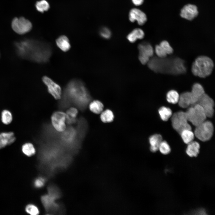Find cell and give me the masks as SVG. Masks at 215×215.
<instances>
[{
  "mask_svg": "<svg viewBox=\"0 0 215 215\" xmlns=\"http://www.w3.org/2000/svg\"><path fill=\"white\" fill-rule=\"evenodd\" d=\"M78 113V110L75 108H71L68 109L66 113L67 123L69 125L75 124L76 122Z\"/></svg>",
  "mask_w": 215,
  "mask_h": 215,
  "instance_id": "cell-22",
  "label": "cell"
},
{
  "mask_svg": "<svg viewBox=\"0 0 215 215\" xmlns=\"http://www.w3.org/2000/svg\"><path fill=\"white\" fill-rule=\"evenodd\" d=\"M179 95L177 91L171 90L168 91L166 95L167 101L169 103L176 104L178 103Z\"/></svg>",
  "mask_w": 215,
  "mask_h": 215,
  "instance_id": "cell-28",
  "label": "cell"
},
{
  "mask_svg": "<svg viewBox=\"0 0 215 215\" xmlns=\"http://www.w3.org/2000/svg\"><path fill=\"white\" fill-rule=\"evenodd\" d=\"M19 54L39 63H46L49 60L52 49L48 44L34 40H27L16 43Z\"/></svg>",
  "mask_w": 215,
  "mask_h": 215,
  "instance_id": "cell-2",
  "label": "cell"
},
{
  "mask_svg": "<svg viewBox=\"0 0 215 215\" xmlns=\"http://www.w3.org/2000/svg\"><path fill=\"white\" fill-rule=\"evenodd\" d=\"M197 103L202 107L207 117H213L214 112V102L208 94L205 93L199 99Z\"/></svg>",
  "mask_w": 215,
  "mask_h": 215,
  "instance_id": "cell-11",
  "label": "cell"
},
{
  "mask_svg": "<svg viewBox=\"0 0 215 215\" xmlns=\"http://www.w3.org/2000/svg\"><path fill=\"white\" fill-rule=\"evenodd\" d=\"M214 67V62L210 58L201 56L197 57L193 62L191 71L194 76L205 78L211 74Z\"/></svg>",
  "mask_w": 215,
  "mask_h": 215,
  "instance_id": "cell-4",
  "label": "cell"
},
{
  "mask_svg": "<svg viewBox=\"0 0 215 215\" xmlns=\"http://www.w3.org/2000/svg\"><path fill=\"white\" fill-rule=\"evenodd\" d=\"M196 127L194 134L198 139L202 142L211 139L214 131V126L211 122L205 120Z\"/></svg>",
  "mask_w": 215,
  "mask_h": 215,
  "instance_id": "cell-6",
  "label": "cell"
},
{
  "mask_svg": "<svg viewBox=\"0 0 215 215\" xmlns=\"http://www.w3.org/2000/svg\"><path fill=\"white\" fill-rule=\"evenodd\" d=\"M92 99L91 96L84 83L81 80L73 79L65 87L60 102L61 107H66L72 104L81 110L85 109Z\"/></svg>",
  "mask_w": 215,
  "mask_h": 215,
  "instance_id": "cell-1",
  "label": "cell"
},
{
  "mask_svg": "<svg viewBox=\"0 0 215 215\" xmlns=\"http://www.w3.org/2000/svg\"><path fill=\"white\" fill-rule=\"evenodd\" d=\"M129 18L131 22L136 21L140 25H143L146 22L147 17L145 14L141 10L136 8L131 9L129 13Z\"/></svg>",
  "mask_w": 215,
  "mask_h": 215,
  "instance_id": "cell-14",
  "label": "cell"
},
{
  "mask_svg": "<svg viewBox=\"0 0 215 215\" xmlns=\"http://www.w3.org/2000/svg\"><path fill=\"white\" fill-rule=\"evenodd\" d=\"M180 135L183 142L187 144L193 141L194 137V133L191 130H184Z\"/></svg>",
  "mask_w": 215,
  "mask_h": 215,
  "instance_id": "cell-25",
  "label": "cell"
},
{
  "mask_svg": "<svg viewBox=\"0 0 215 215\" xmlns=\"http://www.w3.org/2000/svg\"><path fill=\"white\" fill-rule=\"evenodd\" d=\"M198 14L197 7L195 5L188 4L182 9L180 16L184 19L191 21L196 18Z\"/></svg>",
  "mask_w": 215,
  "mask_h": 215,
  "instance_id": "cell-13",
  "label": "cell"
},
{
  "mask_svg": "<svg viewBox=\"0 0 215 215\" xmlns=\"http://www.w3.org/2000/svg\"><path fill=\"white\" fill-rule=\"evenodd\" d=\"M42 80L46 86L48 92L56 99H61L62 90L60 85L48 77H43Z\"/></svg>",
  "mask_w": 215,
  "mask_h": 215,
  "instance_id": "cell-12",
  "label": "cell"
},
{
  "mask_svg": "<svg viewBox=\"0 0 215 215\" xmlns=\"http://www.w3.org/2000/svg\"><path fill=\"white\" fill-rule=\"evenodd\" d=\"M139 59L143 64H147L150 59L153 56L154 50L151 45L147 42L139 44L138 47Z\"/></svg>",
  "mask_w": 215,
  "mask_h": 215,
  "instance_id": "cell-8",
  "label": "cell"
},
{
  "mask_svg": "<svg viewBox=\"0 0 215 215\" xmlns=\"http://www.w3.org/2000/svg\"><path fill=\"white\" fill-rule=\"evenodd\" d=\"M56 43L57 47L63 52L68 51L71 47L68 39L64 35L59 37L56 40Z\"/></svg>",
  "mask_w": 215,
  "mask_h": 215,
  "instance_id": "cell-20",
  "label": "cell"
},
{
  "mask_svg": "<svg viewBox=\"0 0 215 215\" xmlns=\"http://www.w3.org/2000/svg\"><path fill=\"white\" fill-rule=\"evenodd\" d=\"M155 51L157 56L164 58L167 57V55L162 50L159 45H156L155 47Z\"/></svg>",
  "mask_w": 215,
  "mask_h": 215,
  "instance_id": "cell-35",
  "label": "cell"
},
{
  "mask_svg": "<svg viewBox=\"0 0 215 215\" xmlns=\"http://www.w3.org/2000/svg\"><path fill=\"white\" fill-rule=\"evenodd\" d=\"M99 34L103 38L106 39H109L111 35L110 30L106 27L102 28L100 30Z\"/></svg>",
  "mask_w": 215,
  "mask_h": 215,
  "instance_id": "cell-34",
  "label": "cell"
},
{
  "mask_svg": "<svg viewBox=\"0 0 215 215\" xmlns=\"http://www.w3.org/2000/svg\"><path fill=\"white\" fill-rule=\"evenodd\" d=\"M178 105L182 108H185L191 105V97L190 92H185L179 95Z\"/></svg>",
  "mask_w": 215,
  "mask_h": 215,
  "instance_id": "cell-17",
  "label": "cell"
},
{
  "mask_svg": "<svg viewBox=\"0 0 215 215\" xmlns=\"http://www.w3.org/2000/svg\"><path fill=\"white\" fill-rule=\"evenodd\" d=\"M23 153L28 156L33 155L36 153V150L33 145L30 142L24 144L22 147Z\"/></svg>",
  "mask_w": 215,
  "mask_h": 215,
  "instance_id": "cell-26",
  "label": "cell"
},
{
  "mask_svg": "<svg viewBox=\"0 0 215 215\" xmlns=\"http://www.w3.org/2000/svg\"><path fill=\"white\" fill-rule=\"evenodd\" d=\"M25 211L27 213L31 215H37L39 213L38 208L32 204L27 205L25 208Z\"/></svg>",
  "mask_w": 215,
  "mask_h": 215,
  "instance_id": "cell-33",
  "label": "cell"
},
{
  "mask_svg": "<svg viewBox=\"0 0 215 215\" xmlns=\"http://www.w3.org/2000/svg\"><path fill=\"white\" fill-rule=\"evenodd\" d=\"M44 182L45 180L43 178H39L35 180L34 185L37 188H40L43 186Z\"/></svg>",
  "mask_w": 215,
  "mask_h": 215,
  "instance_id": "cell-36",
  "label": "cell"
},
{
  "mask_svg": "<svg viewBox=\"0 0 215 215\" xmlns=\"http://www.w3.org/2000/svg\"><path fill=\"white\" fill-rule=\"evenodd\" d=\"M16 137L12 132H3L0 133V149L13 143Z\"/></svg>",
  "mask_w": 215,
  "mask_h": 215,
  "instance_id": "cell-16",
  "label": "cell"
},
{
  "mask_svg": "<svg viewBox=\"0 0 215 215\" xmlns=\"http://www.w3.org/2000/svg\"><path fill=\"white\" fill-rule=\"evenodd\" d=\"M159 150L162 154L167 155L170 152L171 149L167 142L165 140H162L159 145Z\"/></svg>",
  "mask_w": 215,
  "mask_h": 215,
  "instance_id": "cell-32",
  "label": "cell"
},
{
  "mask_svg": "<svg viewBox=\"0 0 215 215\" xmlns=\"http://www.w3.org/2000/svg\"><path fill=\"white\" fill-rule=\"evenodd\" d=\"M12 27L16 33L23 34L31 30L32 25L30 21L24 17L16 18L12 22Z\"/></svg>",
  "mask_w": 215,
  "mask_h": 215,
  "instance_id": "cell-9",
  "label": "cell"
},
{
  "mask_svg": "<svg viewBox=\"0 0 215 215\" xmlns=\"http://www.w3.org/2000/svg\"><path fill=\"white\" fill-rule=\"evenodd\" d=\"M147 64L150 70L156 73L177 75L183 74L186 71L184 61L178 57L153 56Z\"/></svg>",
  "mask_w": 215,
  "mask_h": 215,
  "instance_id": "cell-3",
  "label": "cell"
},
{
  "mask_svg": "<svg viewBox=\"0 0 215 215\" xmlns=\"http://www.w3.org/2000/svg\"><path fill=\"white\" fill-rule=\"evenodd\" d=\"M162 50L168 55L172 54L173 49L169 43L166 41L161 42L159 44Z\"/></svg>",
  "mask_w": 215,
  "mask_h": 215,
  "instance_id": "cell-30",
  "label": "cell"
},
{
  "mask_svg": "<svg viewBox=\"0 0 215 215\" xmlns=\"http://www.w3.org/2000/svg\"><path fill=\"white\" fill-rule=\"evenodd\" d=\"M104 105L100 101L95 100L91 102L89 105V108L92 112L96 114L101 113L103 111Z\"/></svg>",
  "mask_w": 215,
  "mask_h": 215,
  "instance_id": "cell-23",
  "label": "cell"
},
{
  "mask_svg": "<svg viewBox=\"0 0 215 215\" xmlns=\"http://www.w3.org/2000/svg\"><path fill=\"white\" fill-rule=\"evenodd\" d=\"M158 113L161 119L164 121H168L172 114L171 110L165 106H162L158 109Z\"/></svg>",
  "mask_w": 215,
  "mask_h": 215,
  "instance_id": "cell-24",
  "label": "cell"
},
{
  "mask_svg": "<svg viewBox=\"0 0 215 215\" xmlns=\"http://www.w3.org/2000/svg\"><path fill=\"white\" fill-rule=\"evenodd\" d=\"M149 140L150 145V150L152 152H155L158 150L159 145L162 141V137L160 134H154L149 137Z\"/></svg>",
  "mask_w": 215,
  "mask_h": 215,
  "instance_id": "cell-18",
  "label": "cell"
},
{
  "mask_svg": "<svg viewBox=\"0 0 215 215\" xmlns=\"http://www.w3.org/2000/svg\"><path fill=\"white\" fill-rule=\"evenodd\" d=\"M145 36L143 31L141 29L136 28L134 29L127 36V39L130 43L135 42L138 39H142Z\"/></svg>",
  "mask_w": 215,
  "mask_h": 215,
  "instance_id": "cell-21",
  "label": "cell"
},
{
  "mask_svg": "<svg viewBox=\"0 0 215 215\" xmlns=\"http://www.w3.org/2000/svg\"><path fill=\"white\" fill-rule=\"evenodd\" d=\"M191 92V105H194L205 93L202 86L199 83H195L193 85Z\"/></svg>",
  "mask_w": 215,
  "mask_h": 215,
  "instance_id": "cell-15",
  "label": "cell"
},
{
  "mask_svg": "<svg viewBox=\"0 0 215 215\" xmlns=\"http://www.w3.org/2000/svg\"><path fill=\"white\" fill-rule=\"evenodd\" d=\"M186 150L187 154L190 157H196L199 152L200 145L195 141H192L188 144Z\"/></svg>",
  "mask_w": 215,
  "mask_h": 215,
  "instance_id": "cell-19",
  "label": "cell"
},
{
  "mask_svg": "<svg viewBox=\"0 0 215 215\" xmlns=\"http://www.w3.org/2000/svg\"><path fill=\"white\" fill-rule=\"evenodd\" d=\"M1 120L4 124H10L13 120V116L11 112L7 110H3L1 113Z\"/></svg>",
  "mask_w": 215,
  "mask_h": 215,
  "instance_id": "cell-29",
  "label": "cell"
},
{
  "mask_svg": "<svg viewBox=\"0 0 215 215\" xmlns=\"http://www.w3.org/2000/svg\"><path fill=\"white\" fill-rule=\"evenodd\" d=\"M133 4L136 6H139L142 4L144 0H131Z\"/></svg>",
  "mask_w": 215,
  "mask_h": 215,
  "instance_id": "cell-37",
  "label": "cell"
},
{
  "mask_svg": "<svg viewBox=\"0 0 215 215\" xmlns=\"http://www.w3.org/2000/svg\"><path fill=\"white\" fill-rule=\"evenodd\" d=\"M171 118L173 128L180 134L183 130H191V127L188 123L185 112L180 111L172 114Z\"/></svg>",
  "mask_w": 215,
  "mask_h": 215,
  "instance_id": "cell-7",
  "label": "cell"
},
{
  "mask_svg": "<svg viewBox=\"0 0 215 215\" xmlns=\"http://www.w3.org/2000/svg\"><path fill=\"white\" fill-rule=\"evenodd\" d=\"M37 10L39 12H43L48 10L50 7L48 2L45 0H42L37 2L36 4Z\"/></svg>",
  "mask_w": 215,
  "mask_h": 215,
  "instance_id": "cell-31",
  "label": "cell"
},
{
  "mask_svg": "<svg viewBox=\"0 0 215 215\" xmlns=\"http://www.w3.org/2000/svg\"><path fill=\"white\" fill-rule=\"evenodd\" d=\"M100 119L104 123L110 122L113 121L114 115L113 112L109 109H106L100 113Z\"/></svg>",
  "mask_w": 215,
  "mask_h": 215,
  "instance_id": "cell-27",
  "label": "cell"
},
{
  "mask_svg": "<svg viewBox=\"0 0 215 215\" xmlns=\"http://www.w3.org/2000/svg\"><path fill=\"white\" fill-rule=\"evenodd\" d=\"M188 121L196 127L206 120L207 116L202 107L196 103L185 112Z\"/></svg>",
  "mask_w": 215,
  "mask_h": 215,
  "instance_id": "cell-5",
  "label": "cell"
},
{
  "mask_svg": "<svg viewBox=\"0 0 215 215\" xmlns=\"http://www.w3.org/2000/svg\"><path fill=\"white\" fill-rule=\"evenodd\" d=\"M52 125L54 129L58 132L64 131L66 128V113L62 111L54 112L51 116Z\"/></svg>",
  "mask_w": 215,
  "mask_h": 215,
  "instance_id": "cell-10",
  "label": "cell"
}]
</instances>
